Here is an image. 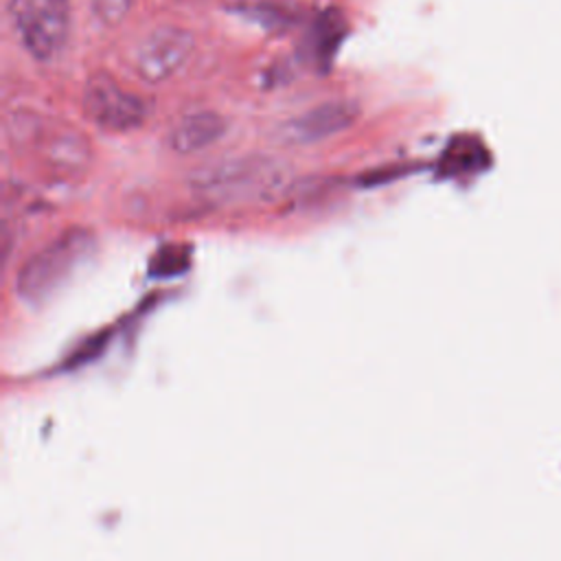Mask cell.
Returning <instances> with one entry per match:
<instances>
[{"mask_svg":"<svg viewBox=\"0 0 561 561\" xmlns=\"http://www.w3.org/2000/svg\"><path fill=\"white\" fill-rule=\"evenodd\" d=\"M283 186V171L265 158H239L210 164L193 178V188L210 202H245L267 197Z\"/></svg>","mask_w":561,"mask_h":561,"instance_id":"6da1fadb","label":"cell"},{"mask_svg":"<svg viewBox=\"0 0 561 561\" xmlns=\"http://www.w3.org/2000/svg\"><path fill=\"white\" fill-rule=\"evenodd\" d=\"M92 252V234L81 228L66 230L46 248L35 252L22 267L15 278V285L22 296L39 298L57 287L88 259Z\"/></svg>","mask_w":561,"mask_h":561,"instance_id":"7a4b0ae2","label":"cell"},{"mask_svg":"<svg viewBox=\"0 0 561 561\" xmlns=\"http://www.w3.org/2000/svg\"><path fill=\"white\" fill-rule=\"evenodd\" d=\"M15 33L31 57L50 61L70 33V0H9Z\"/></svg>","mask_w":561,"mask_h":561,"instance_id":"3957f363","label":"cell"},{"mask_svg":"<svg viewBox=\"0 0 561 561\" xmlns=\"http://www.w3.org/2000/svg\"><path fill=\"white\" fill-rule=\"evenodd\" d=\"M81 105L83 114L107 131H131L149 116V105L138 94L123 90L107 72H94L85 81Z\"/></svg>","mask_w":561,"mask_h":561,"instance_id":"277c9868","label":"cell"},{"mask_svg":"<svg viewBox=\"0 0 561 561\" xmlns=\"http://www.w3.org/2000/svg\"><path fill=\"white\" fill-rule=\"evenodd\" d=\"M195 48V37L180 26H158L136 50V70L149 81L158 83L175 75Z\"/></svg>","mask_w":561,"mask_h":561,"instance_id":"5b68a950","label":"cell"},{"mask_svg":"<svg viewBox=\"0 0 561 561\" xmlns=\"http://www.w3.org/2000/svg\"><path fill=\"white\" fill-rule=\"evenodd\" d=\"M357 118V107L348 101L322 103L283 125V136L291 142H316L346 129Z\"/></svg>","mask_w":561,"mask_h":561,"instance_id":"8992f818","label":"cell"},{"mask_svg":"<svg viewBox=\"0 0 561 561\" xmlns=\"http://www.w3.org/2000/svg\"><path fill=\"white\" fill-rule=\"evenodd\" d=\"M226 134V121L217 112H195L182 118L169 136L178 153H193L215 145Z\"/></svg>","mask_w":561,"mask_h":561,"instance_id":"52a82bcc","label":"cell"},{"mask_svg":"<svg viewBox=\"0 0 561 561\" xmlns=\"http://www.w3.org/2000/svg\"><path fill=\"white\" fill-rule=\"evenodd\" d=\"M131 2L134 0H90L92 13L96 15V20L103 26L121 24L127 18V13H129Z\"/></svg>","mask_w":561,"mask_h":561,"instance_id":"ba28073f","label":"cell"}]
</instances>
